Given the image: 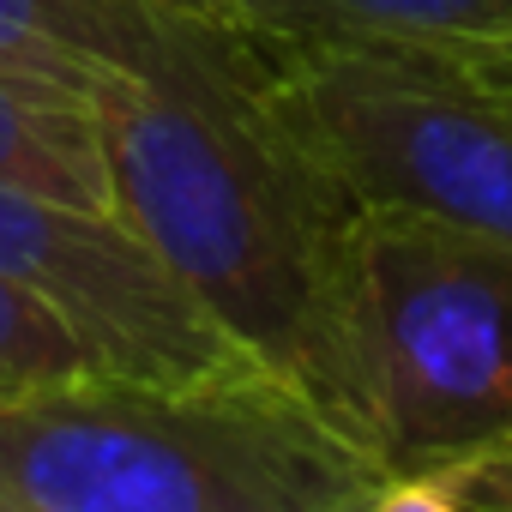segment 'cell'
Returning a JSON list of instances; mask_svg holds the SVG:
<instances>
[{"instance_id": "cell-1", "label": "cell", "mask_w": 512, "mask_h": 512, "mask_svg": "<svg viewBox=\"0 0 512 512\" xmlns=\"http://www.w3.org/2000/svg\"><path fill=\"white\" fill-rule=\"evenodd\" d=\"M91 115L109 211L253 368L374 452L350 326V229L362 205L266 109L260 49L217 25L169 73H97Z\"/></svg>"}, {"instance_id": "cell-2", "label": "cell", "mask_w": 512, "mask_h": 512, "mask_svg": "<svg viewBox=\"0 0 512 512\" xmlns=\"http://www.w3.org/2000/svg\"><path fill=\"white\" fill-rule=\"evenodd\" d=\"M380 482L368 446L266 374L0 398V500L19 512H350Z\"/></svg>"}, {"instance_id": "cell-3", "label": "cell", "mask_w": 512, "mask_h": 512, "mask_svg": "<svg viewBox=\"0 0 512 512\" xmlns=\"http://www.w3.org/2000/svg\"><path fill=\"white\" fill-rule=\"evenodd\" d=\"M350 326L386 476H446L512 446V247L362 205Z\"/></svg>"}, {"instance_id": "cell-4", "label": "cell", "mask_w": 512, "mask_h": 512, "mask_svg": "<svg viewBox=\"0 0 512 512\" xmlns=\"http://www.w3.org/2000/svg\"><path fill=\"white\" fill-rule=\"evenodd\" d=\"M260 97L356 205L512 247V73L422 49L278 43L260 49Z\"/></svg>"}, {"instance_id": "cell-5", "label": "cell", "mask_w": 512, "mask_h": 512, "mask_svg": "<svg viewBox=\"0 0 512 512\" xmlns=\"http://www.w3.org/2000/svg\"><path fill=\"white\" fill-rule=\"evenodd\" d=\"M0 278L43 302L115 380L205 386L260 374L115 211L0 187Z\"/></svg>"}, {"instance_id": "cell-6", "label": "cell", "mask_w": 512, "mask_h": 512, "mask_svg": "<svg viewBox=\"0 0 512 512\" xmlns=\"http://www.w3.org/2000/svg\"><path fill=\"white\" fill-rule=\"evenodd\" d=\"M205 31L217 25L163 0H0V73L55 79L91 97L97 73H169Z\"/></svg>"}, {"instance_id": "cell-7", "label": "cell", "mask_w": 512, "mask_h": 512, "mask_svg": "<svg viewBox=\"0 0 512 512\" xmlns=\"http://www.w3.org/2000/svg\"><path fill=\"white\" fill-rule=\"evenodd\" d=\"M223 25L260 49L350 43L494 67L512 49V0H229Z\"/></svg>"}, {"instance_id": "cell-8", "label": "cell", "mask_w": 512, "mask_h": 512, "mask_svg": "<svg viewBox=\"0 0 512 512\" xmlns=\"http://www.w3.org/2000/svg\"><path fill=\"white\" fill-rule=\"evenodd\" d=\"M0 187L109 211V163L85 91L0 73Z\"/></svg>"}, {"instance_id": "cell-9", "label": "cell", "mask_w": 512, "mask_h": 512, "mask_svg": "<svg viewBox=\"0 0 512 512\" xmlns=\"http://www.w3.org/2000/svg\"><path fill=\"white\" fill-rule=\"evenodd\" d=\"M85 374H103L91 362V350L43 302H31L19 284L0 278V398L61 386V380H85Z\"/></svg>"}, {"instance_id": "cell-10", "label": "cell", "mask_w": 512, "mask_h": 512, "mask_svg": "<svg viewBox=\"0 0 512 512\" xmlns=\"http://www.w3.org/2000/svg\"><path fill=\"white\" fill-rule=\"evenodd\" d=\"M434 482L452 488L470 512H512V446L482 452V458H470V464H458V470H446Z\"/></svg>"}, {"instance_id": "cell-11", "label": "cell", "mask_w": 512, "mask_h": 512, "mask_svg": "<svg viewBox=\"0 0 512 512\" xmlns=\"http://www.w3.org/2000/svg\"><path fill=\"white\" fill-rule=\"evenodd\" d=\"M350 512H470L452 488H440L434 476H386L374 494H362Z\"/></svg>"}, {"instance_id": "cell-12", "label": "cell", "mask_w": 512, "mask_h": 512, "mask_svg": "<svg viewBox=\"0 0 512 512\" xmlns=\"http://www.w3.org/2000/svg\"><path fill=\"white\" fill-rule=\"evenodd\" d=\"M163 7H175V13H193V19H211V25H223V7H229V0H163Z\"/></svg>"}, {"instance_id": "cell-13", "label": "cell", "mask_w": 512, "mask_h": 512, "mask_svg": "<svg viewBox=\"0 0 512 512\" xmlns=\"http://www.w3.org/2000/svg\"><path fill=\"white\" fill-rule=\"evenodd\" d=\"M482 73H512V49H506V55H500L494 67H482Z\"/></svg>"}, {"instance_id": "cell-14", "label": "cell", "mask_w": 512, "mask_h": 512, "mask_svg": "<svg viewBox=\"0 0 512 512\" xmlns=\"http://www.w3.org/2000/svg\"><path fill=\"white\" fill-rule=\"evenodd\" d=\"M0 512H19V506H7V500H0Z\"/></svg>"}]
</instances>
